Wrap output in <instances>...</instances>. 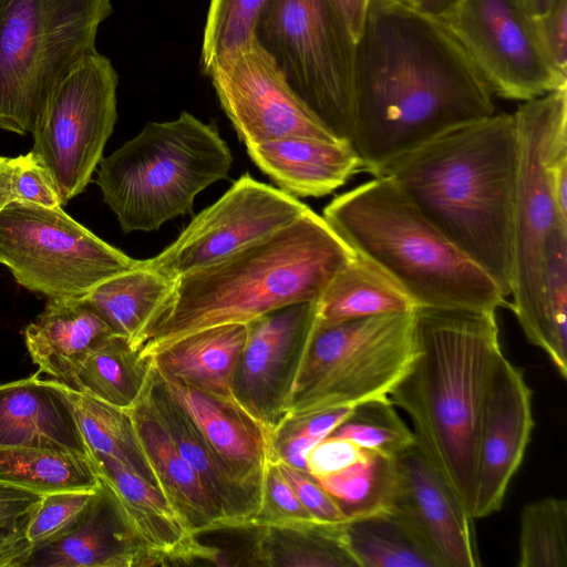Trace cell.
<instances>
[{"label": "cell", "instance_id": "cell-20", "mask_svg": "<svg viewBox=\"0 0 567 567\" xmlns=\"http://www.w3.org/2000/svg\"><path fill=\"white\" fill-rule=\"evenodd\" d=\"M151 367L164 390L193 420L231 473L261 495L265 474L272 460L269 431L238 405L187 385L152 363Z\"/></svg>", "mask_w": 567, "mask_h": 567}, {"label": "cell", "instance_id": "cell-39", "mask_svg": "<svg viewBox=\"0 0 567 567\" xmlns=\"http://www.w3.org/2000/svg\"><path fill=\"white\" fill-rule=\"evenodd\" d=\"M543 301L558 374L567 377V226L556 227L545 249Z\"/></svg>", "mask_w": 567, "mask_h": 567}, {"label": "cell", "instance_id": "cell-49", "mask_svg": "<svg viewBox=\"0 0 567 567\" xmlns=\"http://www.w3.org/2000/svg\"><path fill=\"white\" fill-rule=\"evenodd\" d=\"M355 39L362 28L369 0H334Z\"/></svg>", "mask_w": 567, "mask_h": 567}, {"label": "cell", "instance_id": "cell-6", "mask_svg": "<svg viewBox=\"0 0 567 567\" xmlns=\"http://www.w3.org/2000/svg\"><path fill=\"white\" fill-rule=\"evenodd\" d=\"M231 152L218 130L188 112L150 122L99 163L96 184L121 230L152 231L192 212L195 197L228 176Z\"/></svg>", "mask_w": 567, "mask_h": 567}, {"label": "cell", "instance_id": "cell-15", "mask_svg": "<svg viewBox=\"0 0 567 567\" xmlns=\"http://www.w3.org/2000/svg\"><path fill=\"white\" fill-rule=\"evenodd\" d=\"M206 74L245 145L282 137L341 141L292 92L255 40L217 60Z\"/></svg>", "mask_w": 567, "mask_h": 567}, {"label": "cell", "instance_id": "cell-18", "mask_svg": "<svg viewBox=\"0 0 567 567\" xmlns=\"http://www.w3.org/2000/svg\"><path fill=\"white\" fill-rule=\"evenodd\" d=\"M533 427L532 391L523 371L502 354L480 424L474 518L489 516L502 507L509 482L524 458Z\"/></svg>", "mask_w": 567, "mask_h": 567}, {"label": "cell", "instance_id": "cell-19", "mask_svg": "<svg viewBox=\"0 0 567 567\" xmlns=\"http://www.w3.org/2000/svg\"><path fill=\"white\" fill-rule=\"evenodd\" d=\"M99 480L113 495L132 535L155 566L204 560L228 566L225 554L199 542L179 512L159 488L115 458L89 452Z\"/></svg>", "mask_w": 567, "mask_h": 567}, {"label": "cell", "instance_id": "cell-9", "mask_svg": "<svg viewBox=\"0 0 567 567\" xmlns=\"http://www.w3.org/2000/svg\"><path fill=\"white\" fill-rule=\"evenodd\" d=\"M254 40L315 116L350 143L357 39L334 0H265Z\"/></svg>", "mask_w": 567, "mask_h": 567}, {"label": "cell", "instance_id": "cell-12", "mask_svg": "<svg viewBox=\"0 0 567 567\" xmlns=\"http://www.w3.org/2000/svg\"><path fill=\"white\" fill-rule=\"evenodd\" d=\"M117 84L112 62L95 51L53 89L37 120L30 153L62 206L85 189L103 157L117 118Z\"/></svg>", "mask_w": 567, "mask_h": 567}, {"label": "cell", "instance_id": "cell-4", "mask_svg": "<svg viewBox=\"0 0 567 567\" xmlns=\"http://www.w3.org/2000/svg\"><path fill=\"white\" fill-rule=\"evenodd\" d=\"M502 354L496 312L416 308L414 354L388 395L472 516L480 424Z\"/></svg>", "mask_w": 567, "mask_h": 567}, {"label": "cell", "instance_id": "cell-48", "mask_svg": "<svg viewBox=\"0 0 567 567\" xmlns=\"http://www.w3.org/2000/svg\"><path fill=\"white\" fill-rule=\"evenodd\" d=\"M28 517L16 525L0 526V567H22L31 553L32 544L25 535Z\"/></svg>", "mask_w": 567, "mask_h": 567}, {"label": "cell", "instance_id": "cell-52", "mask_svg": "<svg viewBox=\"0 0 567 567\" xmlns=\"http://www.w3.org/2000/svg\"><path fill=\"white\" fill-rule=\"evenodd\" d=\"M523 3L526 6L528 11L535 17L538 18L542 14H544L553 0H522Z\"/></svg>", "mask_w": 567, "mask_h": 567}, {"label": "cell", "instance_id": "cell-50", "mask_svg": "<svg viewBox=\"0 0 567 567\" xmlns=\"http://www.w3.org/2000/svg\"><path fill=\"white\" fill-rule=\"evenodd\" d=\"M412 9L429 17L442 20L453 11L462 0H399Z\"/></svg>", "mask_w": 567, "mask_h": 567}, {"label": "cell", "instance_id": "cell-29", "mask_svg": "<svg viewBox=\"0 0 567 567\" xmlns=\"http://www.w3.org/2000/svg\"><path fill=\"white\" fill-rule=\"evenodd\" d=\"M316 306V323L319 326L416 309L386 272L358 252L331 279Z\"/></svg>", "mask_w": 567, "mask_h": 567}, {"label": "cell", "instance_id": "cell-11", "mask_svg": "<svg viewBox=\"0 0 567 567\" xmlns=\"http://www.w3.org/2000/svg\"><path fill=\"white\" fill-rule=\"evenodd\" d=\"M69 216L11 200L0 212V262L17 282L48 298H83L138 265Z\"/></svg>", "mask_w": 567, "mask_h": 567}, {"label": "cell", "instance_id": "cell-17", "mask_svg": "<svg viewBox=\"0 0 567 567\" xmlns=\"http://www.w3.org/2000/svg\"><path fill=\"white\" fill-rule=\"evenodd\" d=\"M394 463L396 483L390 509L404 518L440 567L481 566L474 517L417 441L395 455Z\"/></svg>", "mask_w": 567, "mask_h": 567}, {"label": "cell", "instance_id": "cell-47", "mask_svg": "<svg viewBox=\"0 0 567 567\" xmlns=\"http://www.w3.org/2000/svg\"><path fill=\"white\" fill-rule=\"evenodd\" d=\"M41 498V494L0 483V526L24 520Z\"/></svg>", "mask_w": 567, "mask_h": 567}, {"label": "cell", "instance_id": "cell-43", "mask_svg": "<svg viewBox=\"0 0 567 567\" xmlns=\"http://www.w3.org/2000/svg\"><path fill=\"white\" fill-rule=\"evenodd\" d=\"M369 452L347 439L329 435L308 452L307 471L315 478L334 474L364 460Z\"/></svg>", "mask_w": 567, "mask_h": 567}, {"label": "cell", "instance_id": "cell-40", "mask_svg": "<svg viewBox=\"0 0 567 567\" xmlns=\"http://www.w3.org/2000/svg\"><path fill=\"white\" fill-rule=\"evenodd\" d=\"M96 488L42 495L25 525V535L32 546L56 537L73 525L89 506Z\"/></svg>", "mask_w": 567, "mask_h": 567}, {"label": "cell", "instance_id": "cell-3", "mask_svg": "<svg viewBox=\"0 0 567 567\" xmlns=\"http://www.w3.org/2000/svg\"><path fill=\"white\" fill-rule=\"evenodd\" d=\"M354 254L309 208L271 235L177 277L169 301L136 346L138 358L148 361L203 329L248 323L292 303L317 301Z\"/></svg>", "mask_w": 567, "mask_h": 567}, {"label": "cell", "instance_id": "cell-22", "mask_svg": "<svg viewBox=\"0 0 567 567\" xmlns=\"http://www.w3.org/2000/svg\"><path fill=\"white\" fill-rule=\"evenodd\" d=\"M40 373L0 384V446H33L89 457L68 385Z\"/></svg>", "mask_w": 567, "mask_h": 567}, {"label": "cell", "instance_id": "cell-23", "mask_svg": "<svg viewBox=\"0 0 567 567\" xmlns=\"http://www.w3.org/2000/svg\"><path fill=\"white\" fill-rule=\"evenodd\" d=\"M146 392L178 452L196 473L225 519L226 530L248 529L261 495L243 484L207 443L187 413L157 381L150 363Z\"/></svg>", "mask_w": 567, "mask_h": 567}, {"label": "cell", "instance_id": "cell-34", "mask_svg": "<svg viewBox=\"0 0 567 567\" xmlns=\"http://www.w3.org/2000/svg\"><path fill=\"white\" fill-rule=\"evenodd\" d=\"M86 449L111 456L158 488L127 410L68 386Z\"/></svg>", "mask_w": 567, "mask_h": 567}, {"label": "cell", "instance_id": "cell-1", "mask_svg": "<svg viewBox=\"0 0 567 567\" xmlns=\"http://www.w3.org/2000/svg\"><path fill=\"white\" fill-rule=\"evenodd\" d=\"M493 93L439 19L369 0L357 39L350 144L373 176L391 161L495 114Z\"/></svg>", "mask_w": 567, "mask_h": 567}, {"label": "cell", "instance_id": "cell-21", "mask_svg": "<svg viewBox=\"0 0 567 567\" xmlns=\"http://www.w3.org/2000/svg\"><path fill=\"white\" fill-rule=\"evenodd\" d=\"M155 566L130 532L109 488L99 486L86 509L66 530L32 546L22 567Z\"/></svg>", "mask_w": 567, "mask_h": 567}, {"label": "cell", "instance_id": "cell-51", "mask_svg": "<svg viewBox=\"0 0 567 567\" xmlns=\"http://www.w3.org/2000/svg\"><path fill=\"white\" fill-rule=\"evenodd\" d=\"M16 169V157L0 156V212L2 208L14 200L13 196V176Z\"/></svg>", "mask_w": 567, "mask_h": 567}, {"label": "cell", "instance_id": "cell-14", "mask_svg": "<svg viewBox=\"0 0 567 567\" xmlns=\"http://www.w3.org/2000/svg\"><path fill=\"white\" fill-rule=\"evenodd\" d=\"M308 209L297 197L246 173L197 214L168 247L142 262L176 279L271 235Z\"/></svg>", "mask_w": 567, "mask_h": 567}, {"label": "cell", "instance_id": "cell-31", "mask_svg": "<svg viewBox=\"0 0 567 567\" xmlns=\"http://www.w3.org/2000/svg\"><path fill=\"white\" fill-rule=\"evenodd\" d=\"M342 529L359 567H440L430 549L393 509L347 519Z\"/></svg>", "mask_w": 567, "mask_h": 567}, {"label": "cell", "instance_id": "cell-7", "mask_svg": "<svg viewBox=\"0 0 567 567\" xmlns=\"http://www.w3.org/2000/svg\"><path fill=\"white\" fill-rule=\"evenodd\" d=\"M517 132V176L512 234V310L527 340L553 365L556 354L544 301L545 249L553 230L567 226L556 203L551 173L567 154V86L524 102L514 113Z\"/></svg>", "mask_w": 567, "mask_h": 567}, {"label": "cell", "instance_id": "cell-2", "mask_svg": "<svg viewBox=\"0 0 567 567\" xmlns=\"http://www.w3.org/2000/svg\"><path fill=\"white\" fill-rule=\"evenodd\" d=\"M374 176L395 182L505 297L511 295L517 176L514 114H493L450 131L391 161Z\"/></svg>", "mask_w": 567, "mask_h": 567}, {"label": "cell", "instance_id": "cell-24", "mask_svg": "<svg viewBox=\"0 0 567 567\" xmlns=\"http://www.w3.org/2000/svg\"><path fill=\"white\" fill-rule=\"evenodd\" d=\"M255 165L295 197H322L361 171L360 159L346 141L282 137L246 145Z\"/></svg>", "mask_w": 567, "mask_h": 567}, {"label": "cell", "instance_id": "cell-16", "mask_svg": "<svg viewBox=\"0 0 567 567\" xmlns=\"http://www.w3.org/2000/svg\"><path fill=\"white\" fill-rule=\"evenodd\" d=\"M316 302L292 303L247 323L248 337L233 392L238 405L270 435L287 417L291 390L316 323Z\"/></svg>", "mask_w": 567, "mask_h": 567}, {"label": "cell", "instance_id": "cell-30", "mask_svg": "<svg viewBox=\"0 0 567 567\" xmlns=\"http://www.w3.org/2000/svg\"><path fill=\"white\" fill-rule=\"evenodd\" d=\"M175 280L140 260L136 267L97 285L85 298L113 333L136 351L142 334L169 301Z\"/></svg>", "mask_w": 567, "mask_h": 567}, {"label": "cell", "instance_id": "cell-26", "mask_svg": "<svg viewBox=\"0 0 567 567\" xmlns=\"http://www.w3.org/2000/svg\"><path fill=\"white\" fill-rule=\"evenodd\" d=\"M113 334L85 297L48 298L24 329V341L40 372L69 385L86 355Z\"/></svg>", "mask_w": 567, "mask_h": 567}, {"label": "cell", "instance_id": "cell-10", "mask_svg": "<svg viewBox=\"0 0 567 567\" xmlns=\"http://www.w3.org/2000/svg\"><path fill=\"white\" fill-rule=\"evenodd\" d=\"M414 311L315 323L286 420L388 398L414 354Z\"/></svg>", "mask_w": 567, "mask_h": 567}, {"label": "cell", "instance_id": "cell-38", "mask_svg": "<svg viewBox=\"0 0 567 567\" xmlns=\"http://www.w3.org/2000/svg\"><path fill=\"white\" fill-rule=\"evenodd\" d=\"M265 0H210L202 66L206 73L220 58L254 42L256 22Z\"/></svg>", "mask_w": 567, "mask_h": 567}, {"label": "cell", "instance_id": "cell-5", "mask_svg": "<svg viewBox=\"0 0 567 567\" xmlns=\"http://www.w3.org/2000/svg\"><path fill=\"white\" fill-rule=\"evenodd\" d=\"M323 219L353 251L386 272L416 308L496 312V282L386 176L336 196Z\"/></svg>", "mask_w": 567, "mask_h": 567}, {"label": "cell", "instance_id": "cell-25", "mask_svg": "<svg viewBox=\"0 0 567 567\" xmlns=\"http://www.w3.org/2000/svg\"><path fill=\"white\" fill-rule=\"evenodd\" d=\"M127 411L158 488L179 512L193 533L200 536L226 530L219 508L178 452L151 404L146 383Z\"/></svg>", "mask_w": 567, "mask_h": 567}, {"label": "cell", "instance_id": "cell-27", "mask_svg": "<svg viewBox=\"0 0 567 567\" xmlns=\"http://www.w3.org/2000/svg\"><path fill=\"white\" fill-rule=\"evenodd\" d=\"M247 337V323L215 326L181 338L148 360L163 373L238 405L233 381Z\"/></svg>", "mask_w": 567, "mask_h": 567}, {"label": "cell", "instance_id": "cell-42", "mask_svg": "<svg viewBox=\"0 0 567 567\" xmlns=\"http://www.w3.org/2000/svg\"><path fill=\"white\" fill-rule=\"evenodd\" d=\"M276 462L285 478L296 492L299 501L313 519L329 524H339L347 520L333 497L315 477L279 461Z\"/></svg>", "mask_w": 567, "mask_h": 567}, {"label": "cell", "instance_id": "cell-33", "mask_svg": "<svg viewBox=\"0 0 567 567\" xmlns=\"http://www.w3.org/2000/svg\"><path fill=\"white\" fill-rule=\"evenodd\" d=\"M148 372L150 360H141L124 338L113 334L86 355L68 386L128 410L140 396Z\"/></svg>", "mask_w": 567, "mask_h": 567}, {"label": "cell", "instance_id": "cell-36", "mask_svg": "<svg viewBox=\"0 0 567 567\" xmlns=\"http://www.w3.org/2000/svg\"><path fill=\"white\" fill-rule=\"evenodd\" d=\"M519 567L567 566V502L547 496L524 506L520 513Z\"/></svg>", "mask_w": 567, "mask_h": 567}, {"label": "cell", "instance_id": "cell-13", "mask_svg": "<svg viewBox=\"0 0 567 567\" xmlns=\"http://www.w3.org/2000/svg\"><path fill=\"white\" fill-rule=\"evenodd\" d=\"M441 21L493 94L526 102L567 86V76L548 59L536 18L522 0H462Z\"/></svg>", "mask_w": 567, "mask_h": 567}, {"label": "cell", "instance_id": "cell-32", "mask_svg": "<svg viewBox=\"0 0 567 567\" xmlns=\"http://www.w3.org/2000/svg\"><path fill=\"white\" fill-rule=\"evenodd\" d=\"M0 483L41 495L93 491L99 477L90 458L33 446H0Z\"/></svg>", "mask_w": 567, "mask_h": 567}, {"label": "cell", "instance_id": "cell-35", "mask_svg": "<svg viewBox=\"0 0 567 567\" xmlns=\"http://www.w3.org/2000/svg\"><path fill=\"white\" fill-rule=\"evenodd\" d=\"M316 480L333 497L346 519L390 509L396 483L394 457L370 451L348 468Z\"/></svg>", "mask_w": 567, "mask_h": 567}, {"label": "cell", "instance_id": "cell-28", "mask_svg": "<svg viewBox=\"0 0 567 567\" xmlns=\"http://www.w3.org/2000/svg\"><path fill=\"white\" fill-rule=\"evenodd\" d=\"M247 565L359 567L346 544L342 523L306 522L250 528Z\"/></svg>", "mask_w": 567, "mask_h": 567}, {"label": "cell", "instance_id": "cell-41", "mask_svg": "<svg viewBox=\"0 0 567 567\" xmlns=\"http://www.w3.org/2000/svg\"><path fill=\"white\" fill-rule=\"evenodd\" d=\"M313 520L316 519L303 507L290 483L279 470L277 462L272 458L265 474L260 509L250 528Z\"/></svg>", "mask_w": 567, "mask_h": 567}, {"label": "cell", "instance_id": "cell-46", "mask_svg": "<svg viewBox=\"0 0 567 567\" xmlns=\"http://www.w3.org/2000/svg\"><path fill=\"white\" fill-rule=\"evenodd\" d=\"M352 410L353 408L351 406L333 408L299 417L288 419L282 422L275 432L282 430L323 440L350 415Z\"/></svg>", "mask_w": 567, "mask_h": 567}, {"label": "cell", "instance_id": "cell-8", "mask_svg": "<svg viewBox=\"0 0 567 567\" xmlns=\"http://www.w3.org/2000/svg\"><path fill=\"white\" fill-rule=\"evenodd\" d=\"M111 0H0V128L32 133L53 89L96 51Z\"/></svg>", "mask_w": 567, "mask_h": 567}, {"label": "cell", "instance_id": "cell-44", "mask_svg": "<svg viewBox=\"0 0 567 567\" xmlns=\"http://www.w3.org/2000/svg\"><path fill=\"white\" fill-rule=\"evenodd\" d=\"M13 196L14 200L29 202L49 208L62 207L50 177L30 152L16 157Z\"/></svg>", "mask_w": 567, "mask_h": 567}, {"label": "cell", "instance_id": "cell-37", "mask_svg": "<svg viewBox=\"0 0 567 567\" xmlns=\"http://www.w3.org/2000/svg\"><path fill=\"white\" fill-rule=\"evenodd\" d=\"M330 435L347 439L368 451L391 457L416 441L414 432L399 416L389 398L357 404Z\"/></svg>", "mask_w": 567, "mask_h": 567}, {"label": "cell", "instance_id": "cell-45", "mask_svg": "<svg viewBox=\"0 0 567 567\" xmlns=\"http://www.w3.org/2000/svg\"><path fill=\"white\" fill-rule=\"evenodd\" d=\"M536 22L548 59L558 72L567 76V0H553Z\"/></svg>", "mask_w": 567, "mask_h": 567}]
</instances>
